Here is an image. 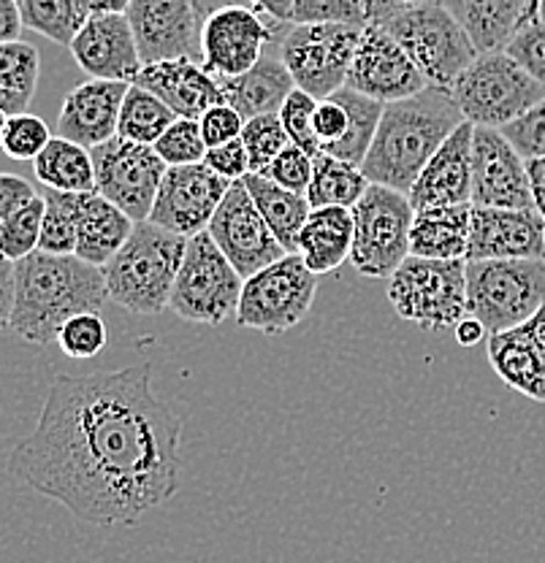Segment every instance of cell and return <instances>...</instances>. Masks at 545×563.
<instances>
[{
    "label": "cell",
    "instance_id": "6da1fadb",
    "mask_svg": "<svg viewBox=\"0 0 545 563\" xmlns=\"http://www.w3.org/2000/svg\"><path fill=\"white\" fill-rule=\"evenodd\" d=\"M182 420L152 390L146 363L61 374L9 474L101 528L137 526L179 488Z\"/></svg>",
    "mask_w": 545,
    "mask_h": 563
},
{
    "label": "cell",
    "instance_id": "7a4b0ae2",
    "mask_svg": "<svg viewBox=\"0 0 545 563\" xmlns=\"http://www.w3.org/2000/svg\"><path fill=\"white\" fill-rule=\"evenodd\" d=\"M107 301L103 268L76 255H50L36 250L17 263L11 331L28 344L50 347L72 317L101 312Z\"/></svg>",
    "mask_w": 545,
    "mask_h": 563
},
{
    "label": "cell",
    "instance_id": "3957f363",
    "mask_svg": "<svg viewBox=\"0 0 545 563\" xmlns=\"http://www.w3.org/2000/svg\"><path fill=\"white\" fill-rule=\"evenodd\" d=\"M448 87H426L418 96L385 103L378 133L361 172L372 185L410 192L426 163L450 133L465 125Z\"/></svg>",
    "mask_w": 545,
    "mask_h": 563
},
{
    "label": "cell",
    "instance_id": "277c9868",
    "mask_svg": "<svg viewBox=\"0 0 545 563\" xmlns=\"http://www.w3.org/2000/svg\"><path fill=\"white\" fill-rule=\"evenodd\" d=\"M185 250L187 239L150 220L137 222L131 239L103 266L109 301L133 314H161L172 301Z\"/></svg>",
    "mask_w": 545,
    "mask_h": 563
},
{
    "label": "cell",
    "instance_id": "5b68a950",
    "mask_svg": "<svg viewBox=\"0 0 545 563\" xmlns=\"http://www.w3.org/2000/svg\"><path fill=\"white\" fill-rule=\"evenodd\" d=\"M545 307V261H467V314L489 333L521 328Z\"/></svg>",
    "mask_w": 545,
    "mask_h": 563
},
{
    "label": "cell",
    "instance_id": "8992f818",
    "mask_svg": "<svg viewBox=\"0 0 545 563\" xmlns=\"http://www.w3.org/2000/svg\"><path fill=\"white\" fill-rule=\"evenodd\" d=\"M450 96L475 128L500 131L541 103L545 87L502 49L475 57L472 66L454 81Z\"/></svg>",
    "mask_w": 545,
    "mask_h": 563
},
{
    "label": "cell",
    "instance_id": "52a82bcc",
    "mask_svg": "<svg viewBox=\"0 0 545 563\" xmlns=\"http://www.w3.org/2000/svg\"><path fill=\"white\" fill-rule=\"evenodd\" d=\"M389 301L421 331H454L467 317V261H426L410 255L389 279Z\"/></svg>",
    "mask_w": 545,
    "mask_h": 563
},
{
    "label": "cell",
    "instance_id": "ba28073f",
    "mask_svg": "<svg viewBox=\"0 0 545 563\" xmlns=\"http://www.w3.org/2000/svg\"><path fill=\"white\" fill-rule=\"evenodd\" d=\"M383 27L394 35L407 52L410 60L418 66L432 87H454V81L472 66L475 49L470 33L443 5V0L418 5L404 14L391 16Z\"/></svg>",
    "mask_w": 545,
    "mask_h": 563
},
{
    "label": "cell",
    "instance_id": "9c48e42d",
    "mask_svg": "<svg viewBox=\"0 0 545 563\" xmlns=\"http://www.w3.org/2000/svg\"><path fill=\"white\" fill-rule=\"evenodd\" d=\"M415 209L407 192L369 185L353 207V252L350 263L361 277L391 279L410 257Z\"/></svg>",
    "mask_w": 545,
    "mask_h": 563
},
{
    "label": "cell",
    "instance_id": "30bf717a",
    "mask_svg": "<svg viewBox=\"0 0 545 563\" xmlns=\"http://www.w3.org/2000/svg\"><path fill=\"white\" fill-rule=\"evenodd\" d=\"M244 279L231 266L220 246L207 231L187 239L185 261L174 282L168 309L185 322L196 325H222L228 317H237Z\"/></svg>",
    "mask_w": 545,
    "mask_h": 563
},
{
    "label": "cell",
    "instance_id": "8fae6325",
    "mask_svg": "<svg viewBox=\"0 0 545 563\" xmlns=\"http://www.w3.org/2000/svg\"><path fill=\"white\" fill-rule=\"evenodd\" d=\"M315 292H318V274L309 272L302 255L291 252L258 272L255 277L244 279L237 322L250 331L277 336L296 328L309 314Z\"/></svg>",
    "mask_w": 545,
    "mask_h": 563
},
{
    "label": "cell",
    "instance_id": "7c38bea8",
    "mask_svg": "<svg viewBox=\"0 0 545 563\" xmlns=\"http://www.w3.org/2000/svg\"><path fill=\"white\" fill-rule=\"evenodd\" d=\"M361 25L307 22L293 25L283 38V63L298 90L324 101L348 85L350 66L361 41Z\"/></svg>",
    "mask_w": 545,
    "mask_h": 563
},
{
    "label": "cell",
    "instance_id": "4fadbf2b",
    "mask_svg": "<svg viewBox=\"0 0 545 563\" xmlns=\"http://www.w3.org/2000/svg\"><path fill=\"white\" fill-rule=\"evenodd\" d=\"M90 152L98 196L120 207L133 222L150 220L161 181L168 172L155 146L115 136Z\"/></svg>",
    "mask_w": 545,
    "mask_h": 563
},
{
    "label": "cell",
    "instance_id": "5bb4252c",
    "mask_svg": "<svg viewBox=\"0 0 545 563\" xmlns=\"http://www.w3.org/2000/svg\"><path fill=\"white\" fill-rule=\"evenodd\" d=\"M207 233L242 279L255 277L258 272L288 255L285 246L272 233V228L266 225L261 211H258L253 196H250L242 179L231 181L226 198H222L212 222H209Z\"/></svg>",
    "mask_w": 545,
    "mask_h": 563
},
{
    "label": "cell",
    "instance_id": "9a60e30c",
    "mask_svg": "<svg viewBox=\"0 0 545 563\" xmlns=\"http://www.w3.org/2000/svg\"><path fill=\"white\" fill-rule=\"evenodd\" d=\"M126 16L144 66L201 55L204 20L193 0H131Z\"/></svg>",
    "mask_w": 545,
    "mask_h": 563
},
{
    "label": "cell",
    "instance_id": "2e32d148",
    "mask_svg": "<svg viewBox=\"0 0 545 563\" xmlns=\"http://www.w3.org/2000/svg\"><path fill=\"white\" fill-rule=\"evenodd\" d=\"M228 187L231 181L215 174L207 163L168 168L157 190L150 222L182 239L198 236L209 228Z\"/></svg>",
    "mask_w": 545,
    "mask_h": 563
},
{
    "label": "cell",
    "instance_id": "e0dca14e",
    "mask_svg": "<svg viewBox=\"0 0 545 563\" xmlns=\"http://www.w3.org/2000/svg\"><path fill=\"white\" fill-rule=\"evenodd\" d=\"M277 22L266 20L250 5H226L204 20L201 66L218 79L248 74L263 57Z\"/></svg>",
    "mask_w": 545,
    "mask_h": 563
},
{
    "label": "cell",
    "instance_id": "ac0fdd59",
    "mask_svg": "<svg viewBox=\"0 0 545 563\" xmlns=\"http://www.w3.org/2000/svg\"><path fill=\"white\" fill-rule=\"evenodd\" d=\"M345 87L380 103H394L418 96L429 87V81L383 25H363Z\"/></svg>",
    "mask_w": 545,
    "mask_h": 563
},
{
    "label": "cell",
    "instance_id": "d6986e66",
    "mask_svg": "<svg viewBox=\"0 0 545 563\" xmlns=\"http://www.w3.org/2000/svg\"><path fill=\"white\" fill-rule=\"evenodd\" d=\"M472 207L535 209L526 161L497 128L472 133Z\"/></svg>",
    "mask_w": 545,
    "mask_h": 563
},
{
    "label": "cell",
    "instance_id": "ffe728a7",
    "mask_svg": "<svg viewBox=\"0 0 545 563\" xmlns=\"http://www.w3.org/2000/svg\"><path fill=\"white\" fill-rule=\"evenodd\" d=\"M467 261H545V217L537 209L472 207Z\"/></svg>",
    "mask_w": 545,
    "mask_h": 563
},
{
    "label": "cell",
    "instance_id": "44dd1931",
    "mask_svg": "<svg viewBox=\"0 0 545 563\" xmlns=\"http://www.w3.org/2000/svg\"><path fill=\"white\" fill-rule=\"evenodd\" d=\"M72 55L90 79L133 85L144 63L126 14H92L74 35Z\"/></svg>",
    "mask_w": 545,
    "mask_h": 563
},
{
    "label": "cell",
    "instance_id": "7402d4cb",
    "mask_svg": "<svg viewBox=\"0 0 545 563\" xmlns=\"http://www.w3.org/2000/svg\"><path fill=\"white\" fill-rule=\"evenodd\" d=\"M126 81L87 79L76 85L63 101L57 117V136L96 150L117 136L120 109L128 92Z\"/></svg>",
    "mask_w": 545,
    "mask_h": 563
},
{
    "label": "cell",
    "instance_id": "603a6c76",
    "mask_svg": "<svg viewBox=\"0 0 545 563\" xmlns=\"http://www.w3.org/2000/svg\"><path fill=\"white\" fill-rule=\"evenodd\" d=\"M472 122L456 128L407 192L415 211L472 203Z\"/></svg>",
    "mask_w": 545,
    "mask_h": 563
},
{
    "label": "cell",
    "instance_id": "cb8c5ba5",
    "mask_svg": "<svg viewBox=\"0 0 545 563\" xmlns=\"http://www.w3.org/2000/svg\"><path fill=\"white\" fill-rule=\"evenodd\" d=\"M133 85L161 98L168 109L185 120H198L212 106L226 103L218 76L198 66L196 60H166L144 66Z\"/></svg>",
    "mask_w": 545,
    "mask_h": 563
},
{
    "label": "cell",
    "instance_id": "d4e9b609",
    "mask_svg": "<svg viewBox=\"0 0 545 563\" xmlns=\"http://www.w3.org/2000/svg\"><path fill=\"white\" fill-rule=\"evenodd\" d=\"M445 9L470 33L475 49L502 52L530 16H537V0H443Z\"/></svg>",
    "mask_w": 545,
    "mask_h": 563
},
{
    "label": "cell",
    "instance_id": "484cf974",
    "mask_svg": "<svg viewBox=\"0 0 545 563\" xmlns=\"http://www.w3.org/2000/svg\"><path fill=\"white\" fill-rule=\"evenodd\" d=\"M137 222L98 192H81L76 203V257L103 268L131 239Z\"/></svg>",
    "mask_w": 545,
    "mask_h": 563
},
{
    "label": "cell",
    "instance_id": "4316f807",
    "mask_svg": "<svg viewBox=\"0 0 545 563\" xmlns=\"http://www.w3.org/2000/svg\"><path fill=\"white\" fill-rule=\"evenodd\" d=\"M353 209L320 207L309 211L298 233L296 255L313 274H331L350 261L353 252Z\"/></svg>",
    "mask_w": 545,
    "mask_h": 563
},
{
    "label": "cell",
    "instance_id": "83f0119b",
    "mask_svg": "<svg viewBox=\"0 0 545 563\" xmlns=\"http://www.w3.org/2000/svg\"><path fill=\"white\" fill-rule=\"evenodd\" d=\"M472 203L415 211L410 255L426 261H467L470 252Z\"/></svg>",
    "mask_w": 545,
    "mask_h": 563
},
{
    "label": "cell",
    "instance_id": "f1b7e54d",
    "mask_svg": "<svg viewBox=\"0 0 545 563\" xmlns=\"http://www.w3.org/2000/svg\"><path fill=\"white\" fill-rule=\"evenodd\" d=\"M486 355L502 383L532 401L545 404V361L524 325L513 328V331L489 333Z\"/></svg>",
    "mask_w": 545,
    "mask_h": 563
},
{
    "label": "cell",
    "instance_id": "f546056e",
    "mask_svg": "<svg viewBox=\"0 0 545 563\" xmlns=\"http://www.w3.org/2000/svg\"><path fill=\"white\" fill-rule=\"evenodd\" d=\"M220 87L226 92V103L233 106L248 122L263 114H277L285 98L296 90V81L283 60L261 57L248 74L220 79Z\"/></svg>",
    "mask_w": 545,
    "mask_h": 563
},
{
    "label": "cell",
    "instance_id": "4dcf8cb0",
    "mask_svg": "<svg viewBox=\"0 0 545 563\" xmlns=\"http://www.w3.org/2000/svg\"><path fill=\"white\" fill-rule=\"evenodd\" d=\"M242 181L244 187H248L250 196H253L255 207L263 214V220H266V225L272 228V233L277 236V242L285 246L288 255L296 252L298 233H302L304 222H307L309 211H313L307 196L285 190V187L266 179L263 174H248Z\"/></svg>",
    "mask_w": 545,
    "mask_h": 563
},
{
    "label": "cell",
    "instance_id": "1f68e13d",
    "mask_svg": "<svg viewBox=\"0 0 545 563\" xmlns=\"http://www.w3.org/2000/svg\"><path fill=\"white\" fill-rule=\"evenodd\" d=\"M36 179L50 190L96 192V166L87 146L63 136H52L44 152L33 161Z\"/></svg>",
    "mask_w": 545,
    "mask_h": 563
},
{
    "label": "cell",
    "instance_id": "d6a6232c",
    "mask_svg": "<svg viewBox=\"0 0 545 563\" xmlns=\"http://www.w3.org/2000/svg\"><path fill=\"white\" fill-rule=\"evenodd\" d=\"M41 74L39 49L25 41L0 44V109L22 114L36 96Z\"/></svg>",
    "mask_w": 545,
    "mask_h": 563
},
{
    "label": "cell",
    "instance_id": "836d02e7",
    "mask_svg": "<svg viewBox=\"0 0 545 563\" xmlns=\"http://www.w3.org/2000/svg\"><path fill=\"white\" fill-rule=\"evenodd\" d=\"M372 181L363 176L359 166L337 161V157L320 152L315 157L313 181L307 187V201L313 209L320 207H345L353 209L361 201L363 192L369 190Z\"/></svg>",
    "mask_w": 545,
    "mask_h": 563
},
{
    "label": "cell",
    "instance_id": "e575fe53",
    "mask_svg": "<svg viewBox=\"0 0 545 563\" xmlns=\"http://www.w3.org/2000/svg\"><path fill=\"white\" fill-rule=\"evenodd\" d=\"M334 98H337V101L345 106V111H348V131H345V139L339 141V144L328 146L324 152L337 157V161L361 168L363 161H367L369 146H372L374 141V133H378L385 103L361 96V92L350 90V87L337 90Z\"/></svg>",
    "mask_w": 545,
    "mask_h": 563
},
{
    "label": "cell",
    "instance_id": "d590c367",
    "mask_svg": "<svg viewBox=\"0 0 545 563\" xmlns=\"http://www.w3.org/2000/svg\"><path fill=\"white\" fill-rule=\"evenodd\" d=\"M174 120H177V114H174L161 98H155L150 90H144V87L131 85L120 109L117 136L152 146L174 125Z\"/></svg>",
    "mask_w": 545,
    "mask_h": 563
},
{
    "label": "cell",
    "instance_id": "8d00e7d4",
    "mask_svg": "<svg viewBox=\"0 0 545 563\" xmlns=\"http://www.w3.org/2000/svg\"><path fill=\"white\" fill-rule=\"evenodd\" d=\"M20 9L28 31L61 46H72L74 35L90 20L81 0H20Z\"/></svg>",
    "mask_w": 545,
    "mask_h": 563
},
{
    "label": "cell",
    "instance_id": "74e56055",
    "mask_svg": "<svg viewBox=\"0 0 545 563\" xmlns=\"http://www.w3.org/2000/svg\"><path fill=\"white\" fill-rule=\"evenodd\" d=\"M81 192H61L46 187L44 222H41L39 250L50 255H76V203Z\"/></svg>",
    "mask_w": 545,
    "mask_h": 563
},
{
    "label": "cell",
    "instance_id": "f35d334b",
    "mask_svg": "<svg viewBox=\"0 0 545 563\" xmlns=\"http://www.w3.org/2000/svg\"><path fill=\"white\" fill-rule=\"evenodd\" d=\"M41 222H44V198H33L28 207L0 222V255L20 263L39 250Z\"/></svg>",
    "mask_w": 545,
    "mask_h": 563
},
{
    "label": "cell",
    "instance_id": "ab89813d",
    "mask_svg": "<svg viewBox=\"0 0 545 563\" xmlns=\"http://www.w3.org/2000/svg\"><path fill=\"white\" fill-rule=\"evenodd\" d=\"M242 144L250 155V174H263L272 166L274 157L291 144L288 133H285L280 114H263L255 120L244 122Z\"/></svg>",
    "mask_w": 545,
    "mask_h": 563
},
{
    "label": "cell",
    "instance_id": "60d3db41",
    "mask_svg": "<svg viewBox=\"0 0 545 563\" xmlns=\"http://www.w3.org/2000/svg\"><path fill=\"white\" fill-rule=\"evenodd\" d=\"M152 146H155V152L168 168L204 163L209 152L207 141L201 136V128H198V120H185V117H177L174 125Z\"/></svg>",
    "mask_w": 545,
    "mask_h": 563
},
{
    "label": "cell",
    "instance_id": "b9f144b4",
    "mask_svg": "<svg viewBox=\"0 0 545 563\" xmlns=\"http://www.w3.org/2000/svg\"><path fill=\"white\" fill-rule=\"evenodd\" d=\"M107 322L98 312L76 314L57 333V347L63 355L74 357V361H90L98 352L107 347Z\"/></svg>",
    "mask_w": 545,
    "mask_h": 563
},
{
    "label": "cell",
    "instance_id": "7bdbcfd3",
    "mask_svg": "<svg viewBox=\"0 0 545 563\" xmlns=\"http://www.w3.org/2000/svg\"><path fill=\"white\" fill-rule=\"evenodd\" d=\"M315 109H318V98H313L304 90H293L288 98H285L283 109L277 111L280 120H283L285 133H288L291 144L298 146V150L307 152L309 157H318L320 141L315 136Z\"/></svg>",
    "mask_w": 545,
    "mask_h": 563
},
{
    "label": "cell",
    "instance_id": "ee69618b",
    "mask_svg": "<svg viewBox=\"0 0 545 563\" xmlns=\"http://www.w3.org/2000/svg\"><path fill=\"white\" fill-rule=\"evenodd\" d=\"M52 141L50 128L46 122L36 114H11L9 122H6V133H3V150L6 157L11 161H36V157L44 152V146Z\"/></svg>",
    "mask_w": 545,
    "mask_h": 563
},
{
    "label": "cell",
    "instance_id": "f6af8a7d",
    "mask_svg": "<svg viewBox=\"0 0 545 563\" xmlns=\"http://www.w3.org/2000/svg\"><path fill=\"white\" fill-rule=\"evenodd\" d=\"M505 52L532 79H537L545 87V22L530 16L510 38Z\"/></svg>",
    "mask_w": 545,
    "mask_h": 563
},
{
    "label": "cell",
    "instance_id": "bcb514c9",
    "mask_svg": "<svg viewBox=\"0 0 545 563\" xmlns=\"http://www.w3.org/2000/svg\"><path fill=\"white\" fill-rule=\"evenodd\" d=\"M307 22H348L363 27V0H293V25Z\"/></svg>",
    "mask_w": 545,
    "mask_h": 563
},
{
    "label": "cell",
    "instance_id": "7dc6e473",
    "mask_svg": "<svg viewBox=\"0 0 545 563\" xmlns=\"http://www.w3.org/2000/svg\"><path fill=\"white\" fill-rule=\"evenodd\" d=\"M500 131L524 161L545 157V98Z\"/></svg>",
    "mask_w": 545,
    "mask_h": 563
},
{
    "label": "cell",
    "instance_id": "c3c4849f",
    "mask_svg": "<svg viewBox=\"0 0 545 563\" xmlns=\"http://www.w3.org/2000/svg\"><path fill=\"white\" fill-rule=\"evenodd\" d=\"M313 166H315V157H309L304 150L288 144L277 157H274L272 166L263 172V176L277 181V185L285 187V190L307 196V187L309 181H313Z\"/></svg>",
    "mask_w": 545,
    "mask_h": 563
},
{
    "label": "cell",
    "instance_id": "681fc988",
    "mask_svg": "<svg viewBox=\"0 0 545 563\" xmlns=\"http://www.w3.org/2000/svg\"><path fill=\"white\" fill-rule=\"evenodd\" d=\"M198 128H201V136L207 141L209 150H215V146H222L228 144V141H237L242 136L244 117L239 114L233 106L220 103V106H212V109H207L201 117H198Z\"/></svg>",
    "mask_w": 545,
    "mask_h": 563
},
{
    "label": "cell",
    "instance_id": "f907efd6",
    "mask_svg": "<svg viewBox=\"0 0 545 563\" xmlns=\"http://www.w3.org/2000/svg\"><path fill=\"white\" fill-rule=\"evenodd\" d=\"M204 163L228 181H239L250 174V155L248 150H244L242 139L228 141V144L209 150L207 157H204Z\"/></svg>",
    "mask_w": 545,
    "mask_h": 563
},
{
    "label": "cell",
    "instance_id": "816d5d0a",
    "mask_svg": "<svg viewBox=\"0 0 545 563\" xmlns=\"http://www.w3.org/2000/svg\"><path fill=\"white\" fill-rule=\"evenodd\" d=\"M315 136L320 141V150H328V146L339 144L345 139V131H348V111L345 106L337 101L334 96L318 101V109H315Z\"/></svg>",
    "mask_w": 545,
    "mask_h": 563
},
{
    "label": "cell",
    "instance_id": "f5cc1de1",
    "mask_svg": "<svg viewBox=\"0 0 545 563\" xmlns=\"http://www.w3.org/2000/svg\"><path fill=\"white\" fill-rule=\"evenodd\" d=\"M33 198H39V192L33 190L31 181L17 174L0 172V222L9 220L22 207H28Z\"/></svg>",
    "mask_w": 545,
    "mask_h": 563
},
{
    "label": "cell",
    "instance_id": "db71d44e",
    "mask_svg": "<svg viewBox=\"0 0 545 563\" xmlns=\"http://www.w3.org/2000/svg\"><path fill=\"white\" fill-rule=\"evenodd\" d=\"M426 3H435V0H363V14H367V25H383L391 16Z\"/></svg>",
    "mask_w": 545,
    "mask_h": 563
},
{
    "label": "cell",
    "instance_id": "11a10c76",
    "mask_svg": "<svg viewBox=\"0 0 545 563\" xmlns=\"http://www.w3.org/2000/svg\"><path fill=\"white\" fill-rule=\"evenodd\" d=\"M14 292H17V263L0 255V331L11 328Z\"/></svg>",
    "mask_w": 545,
    "mask_h": 563
},
{
    "label": "cell",
    "instance_id": "9f6ffc18",
    "mask_svg": "<svg viewBox=\"0 0 545 563\" xmlns=\"http://www.w3.org/2000/svg\"><path fill=\"white\" fill-rule=\"evenodd\" d=\"M22 9L20 0H0V44H11V41H22Z\"/></svg>",
    "mask_w": 545,
    "mask_h": 563
},
{
    "label": "cell",
    "instance_id": "6f0895ef",
    "mask_svg": "<svg viewBox=\"0 0 545 563\" xmlns=\"http://www.w3.org/2000/svg\"><path fill=\"white\" fill-rule=\"evenodd\" d=\"M248 3L277 25H293V0H248Z\"/></svg>",
    "mask_w": 545,
    "mask_h": 563
},
{
    "label": "cell",
    "instance_id": "680465c9",
    "mask_svg": "<svg viewBox=\"0 0 545 563\" xmlns=\"http://www.w3.org/2000/svg\"><path fill=\"white\" fill-rule=\"evenodd\" d=\"M486 325L483 322L478 320V317H472V314H467V317H461L459 322H456V328H454V336H456V342L461 344V347H475V344H480L486 339Z\"/></svg>",
    "mask_w": 545,
    "mask_h": 563
},
{
    "label": "cell",
    "instance_id": "91938a15",
    "mask_svg": "<svg viewBox=\"0 0 545 563\" xmlns=\"http://www.w3.org/2000/svg\"><path fill=\"white\" fill-rule=\"evenodd\" d=\"M526 174H530L535 209L545 217V157H532V161H526Z\"/></svg>",
    "mask_w": 545,
    "mask_h": 563
},
{
    "label": "cell",
    "instance_id": "94428289",
    "mask_svg": "<svg viewBox=\"0 0 545 563\" xmlns=\"http://www.w3.org/2000/svg\"><path fill=\"white\" fill-rule=\"evenodd\" d=\"M87 14H126L131 0H81Z\"/></svg>",
    "mask_w": 545,
    "mask_h": 563
},
{
    "label": "cell",
    "instance_id": "6125c7cd",
    "mask_svg": "<svg viewBox=\"0 0 545 563\" xmlns=\"http://www.w3.org/2000/svg\"><path fill=\"white\" fill-rule=\"evenodd\" d=\"M524 331L530 333V339L535 342L537 352H541V357L545 361V307L535 317H532L530 322H524Z\"/></svg>",
    "mask_w": 545,
    "mask_h": 563
},
{
    "label": "cell",
    "instance_id": "be15d7a7",
    "mask_svg": "<svg viewBox=\"0 0 545 563\" xmlns=\"http://www.w3.org/2000/svg\"><path fill=\"white\" fill-rule=\"evenodd\" d=\"M193 3H196L201 20H207V16L215 14L218 9H226V5H237V3H242V0H193Z\"/></svg>",
    "mask_w": 545,
    "mask_h": 563
},
{
    "label": "cell",
    "instance_id": "e7e4bbea",
    "mask_svg": "<svg viewBox=\"0 0 545 563\" xmlns=\"http://www.w3.org/2000/svg\"><path fill=\"white\" fill-rule=\"evenodd\" d=\"M6 122H9V114L0 109V144H3V133H6Z\"/></svg>",
    "mask_w": 545,
    "mask_h": 563
},
{
    "label": "cell",
    "instance_id": "03108f58",
    "mask_svg": "<svg viewBox=\"0 0 545 563\" xmlns=\"http://www.w3.org/2000/svg\"><path fill=\"white\" fill-rule=\"evenodd\" d=\"M537 20L545 22V0H537Z\"/></svg>",
    "mask_w": 545,
    "mask_h": 563
}]
</instances>
